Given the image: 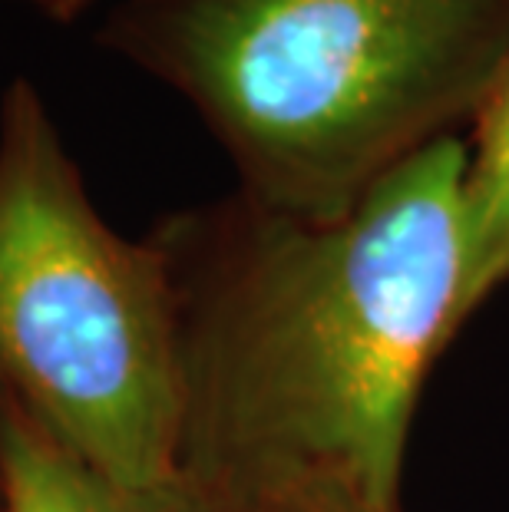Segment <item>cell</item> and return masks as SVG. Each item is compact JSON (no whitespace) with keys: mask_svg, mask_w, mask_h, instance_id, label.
Wrapping results in <instances>:
<instances>
[{"mask_svg":"<svg viewBox=\"0 0 509 512\" xmlns=\"http://www.w3.org/2000/svg\"><path fill=\"white\" fill-rule=\"evenodd\" d=\"M103 40L205 116L248 202L334 222L476 119L509 0H123Z\"/></svg>","mask_w":509,"mask_h":512,"instance_id":"cell-2","label":"cell"},{"mask_svg":"<svg viewBox=\"0 0 509 512\" xmlns=\"http://www.w3.org/2000/svg\"><path fill=\"white\" fill-rule=\"evenodd\" d=\"M24 4L37 7L40 14H47L53 20H73L77 14H83L93 0H24Z\"/></svg>","mask_w":509,"mask_h":512,"instance_id":"cell-7","label":"cell"},{"mask_svg":"<svg viewBox=\"0 0 509 512\" xmlns=\"http://www.w3.org/2000/svg\"><path fill=\"white\" fill-rule=\"evenodd\" d=\"M0 499L7 512H225L186 473L159 486L106 479L10 400L0 410Z\"/></svg>","mask_w":509,"mask_h":512,"instance_id":"cell-4","label":"cell"},{"mask_svg":"<svg viewBox=\"0 0 509 512\" xmlns=\"http://www.w3.org/2000/svg\"><path fill=\"white\" fill-rule=\"evenodd\" d=\"M275 512H391V509L367 506L361 499H351L344 493H305L281 503Z\"/></svg>","mask_w":509,"mask_h":512,"instance_id":"cell-6","label":"cell"},{"mask_svg":"<svg viewBox=\"0 0 509 512\" xmlns=\"http://www.w3.org/2000/svg\"><path fill=\"white\" fill-rule=\"evenodd\" d=\"M0 384L106 479L159 486L186 473V334L169 252L103 222L27 80L0 103Z\"/></svg>","mask_w":509,"mask_h":512,"instance_id":"cell-3","label":"cell"},{"mask_svg":"<svg viewBox=\"0 0 509 512\" xmlns=\"http://www.w3.org/2000/svg\"><path fill=\"white\" fill-rule=\"evenodd\" d=\"M509 278V60L476 113L467 166V314Z\"/></svg>","mask_w":509,"mask_h":512,"instance_id":"cell-5","label":"cell"},{"mask_svg":"<svg viewBox=\"0 0 509 512\" xmlns=\"http://www.w3.org/2000/svg\"><path fill=\"white\" fill-rule=\"evenodd\" d=\"M467 166L447 136L334 222L248 199L225 219L215 301L186 337L182 450L225 512L305 493L397 512L417 390L467 318Z\"/></svg>","mask_w":509,"mask_h":512,"instance_id":"cell-1","label":"cell"}]
</instances>
